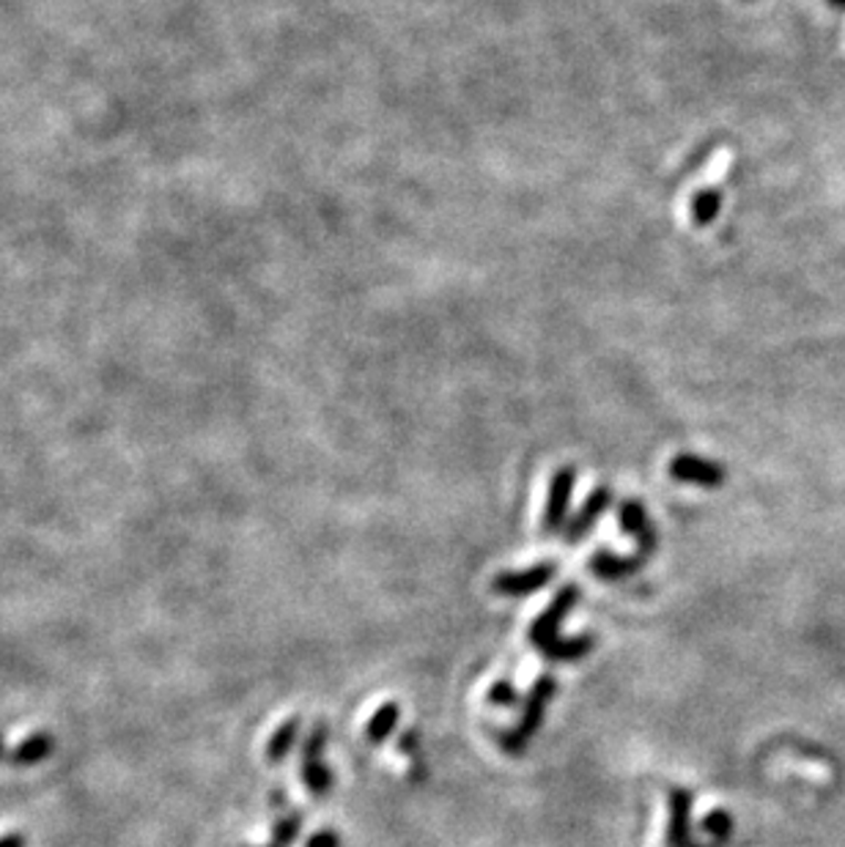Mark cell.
Here are the masks:
<instances>
[{
	"label": "cell",
	"mask_w": 845,
	"mask_h": 847,
	"mask_svg": "<svg viewBox=\"0 0 845 847\" xmlns=\"http://www.w3.org/2000/svg\"><path fill=\"white\" fill-rule=\"evenodd\" d=\"M324 743H327V727L324 724H316L313 733H310L308 743H305V752H302V776L305 782H308V791L313 795H327L332 787V776L330 771L324 768V763H321V752H324Z\"/></svg>",
	"instance_id": "52a82bcc"
},
{
	"label": "cell",
	"mask_w": 845,
	"mask_h": 847,
	"mask_svg": "<svg viewBox=\"0 0 845 847\" xmlns=\"http://www.w3.org/2000/svg\"><path fill=\"white\" fill-rule=\"evenodd\" d=\"M826 3H829L832 9H845V0H826Z\"/></svg>",
	"instance_id": "d6986e66"
},
{
	"label": "cell",
	"mask_w": 845,
	"mask_h": 847,
	"mask_svg": "<svg viewBox=\"0 0 845 847\" xmlns=\"http://www.w3.org/2000/svg\"><path fill=\"white\" fill-rule=\"evenodd\" d=\"M308 847H341V837L332 828H324V831L310 839Z\"/></svg>",
	"instance_id": "e0dca14e"
},
{
	"label": "cell",
	"mask_w": 845,
	"mask_h": 847,
	"mask_svg": "<svg viewBox=\"0 0 845 847\" xmlns=\"http://www.w3.org/2000/svg\"><path fill=\"white\" fill-rule=\"evenodd\" d=\"M297 730H300V722H297V719H295V722H289V724H286V727L280 730L278 735H275L272 746H269V757H275V760H278V757H284V754L289 752V748H291V743H295V737H297Z\"/></svg>",
	"instance_id": "2e32d148"
},
{
	"label": "cell",
	"mask_w": 845,
	"mask_h": 847,
	"mask_svg": "<svg viewBox=\"0 0 845 847\" xmlns=\"http://www.w3.org/2000/svg\"><path fill=\"white\" fill-rule=\"evenodd\" d=\"M703 831L709 834L711 839H717V843H728L730 834H733V817L728 815L724 809H714L711 815L703 817Z\"/></svg>",
	"instance_id": "5bb4252c"
},
{
	"label": "cell",
	"mask_w": 845,
	"mask_h": 847,
	"mask_svg": "<svg viewBox=\"0 0 845 847\" xmlns=\"http://www.w3.org/2000/svg\"><path fill=\"white\" fill-rule=\"evenodd\" d=\"M692 806H694L692 791H687V787H672L667 847H700L692 843ZM705 847H714V845H705Z\"/></svg>",
	"instance_id": "ba28073f"
},
{
	"label": "cell",
	"mask_w": 845,
	"mask_h": 847,
	"mask_svg": "<svg viewBox=\"0 0 845 847\" xmlns=\"http://www.w3.org/2000/svg\"><path fill=\"white\" fill-rule=\"evenodd\" d=\"M574 483H577V469L574 466H560L555 469L549 483V497H546V510H544V533L552 535L566 524L568 503H571Z\"/></svg>",
	"instance_id": "8992f818"
},
{
	"label": "cell",
	"mask_w": 845,
	"mask_h": 847,
	"mask_svg": "<svg viewBox=\"0 0 845 847\" xmlns=\"http://www.w3.org/2000/svg\"><path fill=\"white\" fill-rule=\"evenodd\" d=\"M667 472H670L672 481L689 483V486L700 488H720L724 477H728L722 464L694 453H678L676 458L670 461V466H667Z\"/></svg>",
	"instance_id": "3957f363"
},
{
	"label": "cell",
	"mask_w": 845,
	"mask_h": 847,
	"mask_svg": "<svg viewBox=\"0 0 845 847\" xmlns=\"http://www.w3.org/2000/svg\"><path fill=\"white\" fill-rule=\"evenodd\" d=\"M594 644L596 639L590 637V633H585V637H577V639H560V642L552 644V648L546 650L544 659L557 661V664H563V661H579L594 650Z\"/></svg>",
	"instance_id": "4fadbf2b"
},
{
	"label": "cell",
	"mask_w": 845,
	"mask_h": 847,
	"mask_svg": "<svg viewBox=\"0 0 845 847\" xmlns=\"http://www.w3.org/2000/svg\"><path fill=\"white\" fill-rule=\"evenodd\" d=\"M642 565H646L642 557H615V555H609V551H599V555L590 557L588 568H590V574L596 576V579L618 581V579H626V576L637 574Z\"/></svg>",
	"instance_id": "30bf717a"
},
{
	"label": "cell",
	"mask_w": 845,
	"mask_h": 847,
	"mask_svg": "<svg viewBox=\"0 0 845 847\" xmlns=\"http://www.w3.org/2000/svg\"><path fill=\"white\" fill-rule=\"evenodd\" d=\"M555 574H557V565L546 560V562L533 565V568L527 570H519V574H497L492 581V590L505 598H525L549 585V581L555 579Z\"/></svg>",
	"instance_id": "5b68a950"
},
{
	"label": "cell",
	"mask_w": 845,
	"mask_h": 847,
	"mask_svg": "<svg viewBox=\"0 0 845 847\" xmlns=\"http://www.w3.org/2000/svg\"><path fill=\"white\" fill-rule=\"evenodd\" d=\"M557 694V680L552 675H542L536 680V685L530 689V694H527L525 705H522V719L516 727H511L508 733L499 735V748H503L505 754H514V757H519V754H525L527 743L533 741V735L542 730L544 724V713L546 707H549L552 696Z\"/></svg>",
	"instance_id": "6da1fadb"
},
{
	"label": "cell",
	"mask_w": 845,
	"mask_h": 847,
	"mask_svg": "<svg viewBox=\"0 0 845 847\" xmlns=\"http://www.w3.org/2000/svg\"><path fill=\"white\" fill-rule=\"evenodd\" d=\"M609 505H612V488H607V486L596 488V492L590 494L588 499H585V505L579 508L577 516L571 518V524L566 527L568 544H579V540H583L585 535L594 529V524L599 521L604 513L609 510Z\"/></svg>",
	"instance_id": "9c48e42d"
},
{
	"label": "cell",
	"mask_w": 845,
	"mask_h": 847,
	"mask_svg": "<svg viewBox=\"0 0 845 847\" xmlns=\"http://www.w3.org/2000/svg\"><path fill=\"white\" fill-rule=\"evenodd\" d=\"M722 211V189L705 187L692 198V220L698 228L714 226Z\"/></svg>",
	"instance_id": "8fae6325"
},
{
	"label": "cell",
	"mask_w": 845,
	"mask_h": 847,
	"mask_svg": "<svg viewBox=\"0 0 845 847\" xmlns=\"http://www.w3.org/2000/svg\"><path fill=\"white\" fill-rule=\"evenodd\" d=\"M399 746H401V752H406V754H412V757H418V733H415V730H406V733L401 735Z\"/></svg>",
	"instance_id": "ac0fdd59"
},
{
	"label": "cell",
	"mask_w": 845,
	"mask_h": 847,
	"mask_svg": "<svg viewBox=\"0 0 845 847\" xmlns=\"http://www.w3.org/2000/svg\"><path fill=\"white\" fill-rule=\"evenodd\" d=\"M488 702L499 707H514L519 705V691H516V685L511 683V680H497V683L488 689Z\"/></svg>",
	"instance_id": "9a60e30c"
},
{
	"label": "cell",
	"mask_w": 845,
	"mask_h": 847,
	"mask_svg": "<svg viewBox=\"0 0 845 847\" xmlns=\"http://www.w3.org/2000/svg\"><path fill=\"white\" fill-rule=\"evenodd\" d=\"M399 719H401V707L395 705V702H384V705L373 713L371 722H368L365 737L371 743L388 741V737L393 735V730L399 727Z\"/></svg>",
	"instance_id": "7c38bea8"
},
{
	"label": "cell",
	"mask_w": 845,
	"mask_h": 847,
	"mask_svg": "<svg viewBox=\"0 0 845 847\" xmlns=\"http://www.w3.org/2000/svg\"><path fill=\"white\" fill-rule=\"evenodd\" d=\"M618 521L620 529H624L626 535H631V538L637 540V546H640L637 557H642L646 562L651 560L659 546V535L657 529H653L646 505H642L640 499H624L618 508Z\"/></svg>",
	"instance_id": "277c9868"
},
{
	"label": "cell",
	"mask_w": 845,
	"mask_h": 847,
	"mask_svg": "<svg viewBox=\"0 0 845 847\" xmlns=\"http://www.w3.org/2000/svg\"><path fill=\"white\" fill-rule=\"evenodd\" d=\"M579 596H583V592H579L577 585L560 587V590H557V596L552 598L549 607H546V612L530 626V633H527L530 644H536L542 653H546L552 644L560 642V637H557V633H560V626H563V620L568 618V612H571V609L579 603Z\"/></svg>",
	"instance_id": "7a4b0ae2"
}]
</instances>
